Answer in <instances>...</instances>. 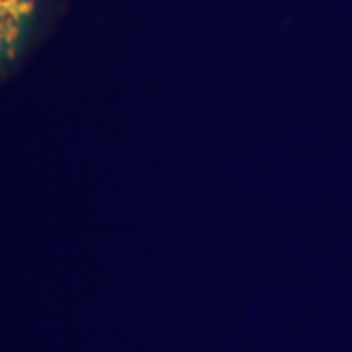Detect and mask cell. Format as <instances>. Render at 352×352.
Masks as SVG:
<instances>
[{"instance_id":"obj_1","label":"cell","mask_w":352,"mask_h":352,"mask_svg":"<svg viewBox=\"0 0 352 352\" xmlns=\"http://www.w3.org/2000/svg\"><path fill=\"white\" fill-rule=\"evenodd\" d=\"M32 6L34 0H0V57L18 41Z\"/></svg>"}]
</instances>
